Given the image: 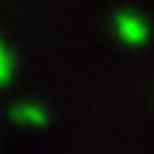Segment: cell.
<instances>
[{"mask_svg":"<svg viewBox=\"0 0 154 154\" xmlns=\"http://www.w3.org/2000/svg\"><path fill=\"white\" fill-rule=\"evenodd\" d=\"M116 33L125 45H142L148 36V24L134 12H119L116 15Z\"/></svg>","mask_w":154,"mask_h":154,"instance_id":"2","label":"cell"},{"mask_svg":"<svg viewBox=\"0 0 154 154\" xmlns=\"http://www.w3.org/2000/svg\"><path fill=\"white\" fill-rule=\"evenodd\" d=\"M9 119L21 125V128H45L48 125V110L38 104V101H15L9 107Z\"/></svg>","mask_w":154,"mask_h":154,"instance_id":"1","label":"cell"},{"mask_svg":"<svg viewBox=\"0 0 154 154\" xmlns=\"http://www.w3.org/2000/svg\"><path fill=\"white\" fill-rule=\"evenodd\" d=\"M12 77H15V57H12L9 45L0 38V89H3V86H9V83H12Z\"/></svg>","mask_w":154,"mask_h":154,"instance_id":"3","label":"cell"}]
</instances>
